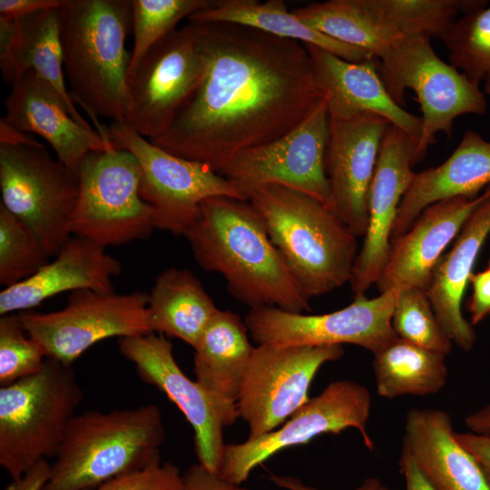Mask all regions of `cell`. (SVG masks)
Returning a JSON list of instances; mask_svg holds the SVG:
<instances>
[{
  "mask_svg": "<svg viewBox=\"0 0 490 490\" xmlns=\"http://www.w3.org/2000/svg\"><path fill=\"white\" fill-rule=\"evenodd\" d=\"M205 75L150 140L219 172L235 155L298 126L323 100L304 44L232 23L189 22Z\"/></svg>",
  "mask_w": 490,
  "mask_h": 490,
  "instance_id": "cell-1",
  "label": "cell"
},
{
  "mask_svg": "<svg viewBox=\"0 0 490 490\" xmlns=\"http://www.w3.org/2000/svg\"><path fill=\"white\" fill-rule=\"evenodd\" d=\"M184 237L200 267L220 274L230 295L250 309H311L249 201L227 196L204 200Z\"/></svg>",
  "mask_w": 490,
  "mask_h": 490,
  "instance_id": "cell-2",
  "label": "cell"
},
{
  "mask_svg": "<svg viewBox=\"0 0 490 490\" xmlns=\"http://www.w3.org/2000/svg\"><path fill=\"white\" fill-rule=\"evenodd\" d=\"M132 0H64L58 8L64 69L71 98L109 144L108 127L98 118L124 122L131 61L125 40L132 31Z\"/></svg>",
  "mask_w": 490,
  "mask_h": 490,
  "instance_id": "cell-3",
  "label": "cell"
},
{
  "mask_svg": "<svg viewBox=\"0 0 490 490\" xmlns=\"http://www.w3.org/2000/svg\"><path fill=\"white\" fill-rule=\"evenodd\" d=\"M245 192L308 299L350 281L358 237L327 204L281 185L254 186Z\"/></svg>",
  "mask_w": 490,
  "mask_h": 490,
  "instance_id": "cell-4",
  "label": "cell"
},
{
  "mask_svg": "<svg viewBox=\"0 0 490 490\" xmlns=\"http://www.w3.org/2000/svg\"><path fill=\"white\" fill-rule=\"evenodd\" d=\"M166 438L155 404L76 414L42 490H90L160 458Z\"/></svg>",
  "mask_w": 490,
  "mask_h": 490,
  "instance_id": "cell-5",
  "label": "cell"
},
{
  "mask_svg": "<svg viewBox=\"0 0 490 490\" xmlns=\"http://www.w3.org/2000/svg\"><path fill=\"white\" fill-rule=\"evenodd\" d=\"M83 397L72 366L49 358L38 373L0 387V466L12 480L55 457Z\"/></svg>",
  "mask_w": 490,
  "mask_h": 490,
  "instance_id": "cell-6",
  "label": "cell"
},
{
  "mask_svg": "<svg viewBox=\"0 0 490 490\" xmlns=\"http://www.w3.org/2000/svg\"><path fill=\"white\" fill-rule=\"evenodd\" d=\"M377 59L379 75L391 98L404 107L406 90L411 89L420 104L421 131L414 165L425 157L439 132L451 137L458 116L486 112L487 102L479 85L441 60L428 37L407 38Z\"/></svg>",
  "mask_w": 490,
  "mask_h": 490,
  "instance_id": "cell-7",
  "label": "cell"
},
{
  "mask_svg": "<svg viewBox=\"0 0 490 490\" xmlns=\"http://www.w3.org/2000/svg\"><path fill=\"white\" fill-rule=\"evenodd\" d=\"M76 173L80 191L72 235L106 248L146 239L156 229L155 211L139 192L141 166L130 152H91Z\"/></svg>",
  "mask_w": 490,
  "mask_h": 490,
  "instance_id": "cell-8",
  "label": "cell"
},
{
  "mask_svg": "<svg viewBox=\"0 0 490 490\" xmlns=\"http://www.w3.org/2000/svg\"><path fill=\"white\" fill-rule=\"evenodd\" d=\"M1 201L55 257L73 236L72 219L80 184L74 170L45 147L0 144Z\"/></svg>",
  "mask_w": 490,
  "mask_h": 490,
  "instance_id": "cell-9",
  "label": "cell"
},
{
  "mask_svg": "<svg viewBox=\"0 0 490 490\" xmlns=\"http://www.w3.org/2000/svg\"><path fill=\"white\" fill-rule=\"evenodd\" d=\"M113 147L130 152L142 169L139 192L156 213V229L184 236L199 216L201 203L227 196L248 201L244 190L206 165L175 156L154 145L123 122H112Z\"/></svg>",
  "mask_w": 490,
  "mask_h": 490,
  "instance_id": "cell-10",
  "label": "cell"
},
{
  "mask_svg": "<svg viewBox=\"0 0 490 490\" xmlns=\"http://www.w3.org/2000/svg\"><path fill=\"white\" fill-rule=\"evenodd\" d=\"M148 293L72 291L62 309L48 313L20 312L27 334L44 348L46 358L72 366L95 343L117 337L151 333Z\"/></svg>",
  "mask_w": 490,
  "mask_h": 490,
  "instance_id": "cell-11",
  "label": "cell"
},
{
  "mask_svg": "<svg viewBox=\"0 0 490 490\" xmlns=\"http://www.w3.org/2000/svg\"><path fill=\"white\" fill-rule=\"evenodd\" d=\"M371 404L370 392L365 386L347 379L331 382L277 429L226 445L219 474L242 485L255 467L277 453L307 444L320 435H339L348 428L358 429L365 446L373 450L374 442L367 431Z\"/></svg>",
  "mask_w": 490,
  "mask_h": 490,
  "instance_id": "cell-12",
  "label": "cell"
},
{
  "mask_svg": "<svg viewBox=\"0 0 490 490\" xmlns=\"http://www.w3.org/2000/svg\"><path fill=\"white\" fill-rule=\"evenodd\" d=\"M397 290L368 299L355 296L347 307L320 315L286 311L276 307L250 309L244 323L258 345L333 346L352 344L373 354L397 338L392 315Z\"/></svg>",
  "mask_w": 490,
  "mask_h": 490,
  "instance_id": "cell-13",
  "label": "cell"
},
{
  "mask_svg": "<svg viewBox=\"0 0 490 490\" xmlns=\"http://www.w3.org/2000/svg\"><path fill=\"white\" fill-rule=\"evenodd\" d=\"M343 355L341 345L254 347L236 402L239 417L249 426V438L280 426L308 402L319 368Z\"/></svg>",
  "mask_w": 490,
  "mask_h": 490,
  "instance_id": "cell-14",
  "label": "cell"
},
{
  "mask_svg": "<svg viewBox=\"0 0 490 490\" xmlns=\"http://www.w3.org/2000/svg\"><path fill=\"white\" fill-rule=\"evenodd\" d=\"M206 69L190 25L175 29L152 47L128 81L123 122L149 140L158 137L199 86Z\"/></svg>",
  "mask_w": 490,
  "mask_h": 490,
  "instance_id": "cell-15",
  "label": "cell"
},
{
  "mask_svg": "<svg viewBox=\"0 0 490 490\" xmlns=\"http://www.w3.org/2000/svg\"><path fill=\"white\" fill-rule=\"evenodd\" d=\"M328 137L329 114L323 99L288 133L240 152L218 173L239 184L244 191L254 186L281 185L305 192L329 207L324 166Z\"/></svg>",
  "mask_w": 490,
  "mask_h": 490,
  "instance_id": "cell-16",
  "label": "cell"
},
{
  "mask_svg": "<svg viewBox=\"0 0 490 490\" xmlns=\"http://www.w3.org/2000/svg\"><path fill=\"white\" fill-rule=\"evenodd\" d=\"M121 354L135 368L141 380L164 393L184 415L194 433L199 463L212 473H220L226 444L223 429L229 418L196 381L189 378L177 364L172 344L163 335L151 332L120 338Z\"/></svg>",
  "mask_w": 490,
  "mask_h": 490,
  "instance_id": "cell-17",
  "label": "cell"
},
{
  "mask_svg": "<svg viewBox=\"0 0 490 490\" xmlns=\"http://www.w3.org/2000/svg\"><path fill=\"white\" fill-rule=\"evenodd\" d=\"M389 122L373 113L329 118L324 166L329 207L356 237L368 227V196Z\"/></svg>",
  "mask_w": 490,
  "mask_h": 490,
  "instance_id": "cell-18",
  "label": "cell"
},
{
  "mask_svg": "<svg viewBox=\"0 0 490 490\" xmlns=\"http://www.w3.org/2000/svg\"><path fill=\"white\" fill-rule=\"evenodd\" d=\"M416 144L392 124L384 134L369 191L368 227L349 281L355 296L376 284L386 262L398 207L415 175Z\"/></svg>",
  "mask_w": 490,
  "mask_h": 490,
  "instance_id": "cell-19",
  "label": "cell"
},
{
  "mask_svg": "<svg viewBox=\"0 0 490 490\" xmlns=\"http://www.w3.org/2000/svg\"><path fill=\"white\" fill-rule=\"evenodd\" d=\"M490 200V185L476 198L446 199L426 207L404 234L393 240L376 282L379 293L427 289L446 248L470 215Z\"/></svg>",
  "mask_w": 490,
  "mask_h": 490,
  "instance_id": "cell-20",
  "label": "cell"
},
{
  "mask_svg": "<svg viewBox=\"0 0 490 490\" xmlns=\"http://www.w3.org/2000/svg\"><path fill=\"white\" fill-rule=\"evenodd\" d=\"M305 46L329 118L345 120L363 113L377 114L417 143L421 117L410 113L391 98L379 75L377 57L355 63L314 45Z\"/></svg>",
  "mask_w": 490,
  "mask_h": 490,
  "instance_id": "cell-21",
  "label": "cell"
},
{
  "mask_svg": "<svg viewBox=\"0 0 490 490\" xmlns=\"http://www.w3.org/2000/svg\"><path fill=\"white\" fill-rule=\"evenodd\" d=\"M4 104V122L22 132L43 137L57 159L74 172L89 152L115 148L94 129L78 123L60 94L33 70L11 83Z\"/></svg>",
  "mask_w": 490,
  "mask_h": 490,
  "instance_id": "cell-22",
  "label": "cell"
},
{
  "mask_svg": "<svg viewBox=\"0 0 490 490\" xmlns=\"http://www.w3.org/2000/svg\"><path fill=\"white\" fill-rule=\"evenodd\" d=\"M104 249L73 235L53 261L29 279L4 288L0 292V315L25 311L65 291L88 289L113 292L112 280L121 273L122 264Z\"/></svg>",
  "mask_w": 490,
  "mask_h": 490,
  "instance_id": "cell-23",
  "label": "cell"
},
{
  "mask_svg": "<svg viewBox=\"0 0 490 490\" xmlns=\"http://www.w3.org/2000/svg\"><path fill=\"white\" fill-rule=\"evenodd\" d=\"M403 446L436 490H490L476 460L456 440L446 411L410 409Z\"/></svg>",
  "mask_w": 490,
  "mask_h": 490,
  "instance_id": "cell-24",
  "label": "cell"
},
{
  "mask_svg": "<svg viewBox=\"0 0 490 490\" xmlns=\"http://www.w3.org/2000/svg\"><path fill=\"white\" fill-rule=\"evenodd\" d=\"M0 69L10 84L33 70L60 94L78 123L93 129L77 111L66 86L58 8L16 19L0 16Z\"/></svg>",
  "mask_w": 490,
  "mask_h": 490,
  "instance_id": "cell-25",
  "label": "cell"
},
{
  "mask_svg": "<svg viewBox=\"0 0 490 490\" xmlns=\"http://www.w3.org/2000/svg\"><path fill=\"white\" fill-rule=\"evenodd\" d=\"M488 185L490 142L475 131H467L443 163L415 172L399 204L391 241L408 230L431 204L456 197L476 198Z\"/></svg>",
  "mask_w": 490,
  "mask_h": 490,
  "instance_id": "cell-26",
  "label": "cell"
},
{
  "mask_svg": "<svg viewBox=\"0 0 490 490\" xmlns=\"http://www.w3.org/2000/svg\"><path fill=\"white\" fill-rule=\"evenodd\" d=\"M490 234V200L466 220L447 253L436 264L426 289L437 319L452 342L472 349L474 326L462 313V300L481 248Z\"/></svg>",
  "mask_w": 490,
  "mask_h": 490,
  "instance_id": "cell-27",
  "label": "cell"
},
{
  "mask_svg": "<svg viewBox=\"0 0 490 490\" xmlns=\"http://www.w3.org/2000/svg\"><path fill=\"white\" fill-rule=\"evenodd\" d=\"M248 328L230 310H219L194 348L196 381L216 401L231 425L239 417L236 402L253 348Z\"/></svg>",
  "mask_w": 490,
  "mask_h": 490,
  "instance_id": "cell-28",
  "label": "cell"
},
{
  "mask_svg": "<svg viewBox=\"0 0 490 490\" xmlns=\"http://www.w3.org/2000/svg\"><path fill=\"white\" fill-rule=\"evenodd\" d=\"M147 310L152 332L195 348L220 309L191 271L171 267L157 276Z\"/></svg>",
  "mask_w": 490,
  "mask_h": 490,
  "instance_id": "cell-29",
  "label": "cell"
},
{
  "mask_svg": "<svg viewBox=\"0 0 490 490\" xmlns=\"http://www.w3.org/2000/svg\"><path fill=\"white\" fill-rule=\"evenodd\" d=\"M194 23H232L270 34L324 49L349 62H363L373 56L366 50L337 41L300 21L282 0H211L188 17Z\"/></svg>",
  "mask_w": 490,
  "mask_h": 490,
  "instance_id": "cell-30",
  "label": "cell"
},
{
  "mask_svg": "<svg viewBox=\"0 0 490 490\" xmlns=\"http://www.w3.org/2000/svg\"><path fill=\"white\" fill-rule=\"evenodd\" d=\"M445 355L396 338L374 354L377 394L386 398L436 394L446 385Z\"/></svg>",
  "mask_w": 490,
  "mask_h": 490,
  "instance_id": "cell-31",
  "label": "cell"
},
{
  "mask_svg": "<svg viewBox=\"0 0 490 490\" xmlns=\"http://www.w3.org/2000/svg\"><path fill=\"white\" fill-rule=\"evenodd\" d=\"M291 12L309 27L377 58L403 41L375 20L362 0H328Z\"/></svg>",
  "mask_w": 490,
  "mask_h": 490,
  "instance_id": "cell-32",
  "label": "cell"
},
{
  "mask_svg": "<svg viewBox=\"0 0 490 490\" xmlns=\"http://www.w3.org/2000/svg\"><path fill=\"white\" fill-rule=\"evenodd\" d=\"M371 15L401 39L442 38L459 12L486 5L478 0H362Z\"/></svg>",
  "mask_w": 490,
  "mask_h": 490,
  "instance_id": "cell-33",
  "label": "cell"
},
{
  "mask_svg": "<svg viewBox=\"0 0 490 490\" xmlns=\"http://www.w3.org/2000/svg\"><path fill=\"white\" fill-rule=\"evenodd\" d=\"M450 64L479 85L490 75V5L456 20L441 38Z\"/></svg>",
  "mask_w": 490,
  "mask_h": 490,
  "instance_id": "cell-34",
  "label": "cell"
},
{
  "mask_svg": "<svg viewBox=\"0 0 490 490\" xmlns=\"http://www.w3.org/2000/svg\"><path fill=\"white\" fill-rule=\"evenodd\" d=\"M210 3L211 0H132L133 45L128 81L152 46L177 29L179 22Z\"/></svg>",
  "mask_w": 490,
  "mask_h": 490,
  "instance_id": "cell-35",
  "label": "cell"
},
{
  "mask_svg": "<svg viewBox=\"0 0 490 490\" xmlns=\"http://www.w3.org/2000/svg\"><path fill=\"white\" fill-rule=\"evenodd\" d=\"M49 261L36 236L0 203V284H18Z\"/></svg>",
  "mask_w": 490,
  "mask_h": 490,
  "instance_id": "cell-36",
  "label": "cell"
},
{
  "mask_svg": "<svg viewBox=\"0 0 490 490\" xmlns=\"http://www.w3.org/2000/svg\"><path fill=\"white\" fill-rule=\"evenodd\" d=\"M392 326L400 338L445 356L452 349L434 311L426 289L409 288L398 292Z\"/></svg>",
  "mask_w": 490,
  "mask_h": 490,
  "instance_id": "cell-37",
  "label": "cell"
},
{
  "mask_svg": "<svg viewBox=\"0 0 490 490\" xmlns=\"http://www.w3.org/2000/svg\"><path fill=\"white\" fill-rule=\"evenodd\" d=\"M46 358L42 346L27 334L19 313L0 317L1 387L38 373Z\"/></svg>",
  "mask_w": 490,
  "mask_h": 490,
  "instance_id": "cell-38",
  "label": "cell"
},
{
  "mask_svg": "<svg viewBox=\"0 0 490 490\" xmlns=\"http://www.w3.org/2000/svg\"><path fill=\"white\" fill-rule=\"evenodd\" d=\"M90 490H184V485L179 468L169 462L161 464L159 458Z\"/></svg>",
  "mask_w": 490,
  "mask_h": 490,
  "instance_id": "cell-39",
  "label": "cell"
},
{
  "mask_svg": "<svg viewBox=\"0 0 490 490\" xmlns=\"http://www.w3.org/2000/svg\"><path fill=\"white\" fill-rule=\"evenodd\" d=\"M469 282L473 291L466 308L470 323L475 326L490 316V260L484 270L472 273Z\"/></svg>",
  "mask_w": 490,
  "mask_h": 490,
  "instance_id": "cell-40",
  "label": "cell"
},
{
  "mask_svg": "<svg viewBox=\"0 0 490 490\" xmlns=\"http://www.w3.org/2000/svg\"><path fill=\"white\" fill-rule=\"evenodd\" d=\"M184 490H249L212 473L200 463L191 465L183 474Z\"/></svg>",
  "mask_w": 490,
  "mask_h": 490,
  "instance_id": "cell-41",
  "label": "cell"
},
{
  "mask_svg": "<svg viewBox=\"0 0 490 490\" xmlns=\"http://www.w3.org/2000/svg\"><path fill=\"white\" fill-rule=\"evenodd\" d=\"M456 438L476 460L490 486V435L456 433Z\"/></svg>",
  "mask_w": 490,
  "mask_h": 490,
  "instance_id": "cell-42",
  "label": "cell"
},
{
  "mask_svg": "<svg viewBox=\"0 0 490 490\" xmlns=\"http://www.w3.org/2000/svg\"><path fill=\"white\" fill-rule=\"evenodd\" d=\"M64 0H0V16L21 18L40 11L59 8Z\"/></svg>",
  "mask_w": 490,
  "mask_h": 490,
  "instance_id": "cell-43",
  "label": "cell"
},
{
  "mask_svg": "<svg viewBox=\"0 0 490 490\" xmlns=\"http://www.w3.org/2000/svg\"><path fill=\"white\" fill-rule=\"evenodd\" d=\"M51 465L42 460L28 470L23 476L12 483L5 490H42L50 477Z\"/></svg>",
  "mask_w": 490,
  "mask_h": 490,
  "instance_id": "cell-44",
  "label": "cell"
},
{
  "mask_svg": "<svg viewBox=\"0 0 490 490\" xmlns=\"http://www.w3.org/2000/svg\"><path fill=\"white\" fill-rule=\"evenodd\" d=\"M398 467L405 479L406 490H436L421 473L404 446L402 447Z\"/></svg>",
  "mask_w": 490,
  "mask_h": 490,
  "instance_id": "cell-45",
  "label": "cell"
},
{
  "mask_svg": "<svg viewBox=\"0 0 490 490\" xmlns=\"http://www.w3.org/2000/svg\"><path fill=\"white\" fill-rule=\"evenodd\" d=\"M270 480L277 486L286 490H318L289 475L270 474ZM354 490H393L384 485L377 477H368Z\"/></svg>",
  "mask_w": 490,
  "mask_h": 490,
  "instance_id": "cell-46",
  "label": "cell"
},
{
  "mask_svg": "<svg viewBox=\"0 0 490 490\" xmlns=\"http://www.w3.org/2000/svg\"><path fill=\"white\" fill-rule=\"evenodd\" d=\"M37 142L30 134L22 132L2 120L0 121V144L8 145H37Z\"/></svg>",
  "mask_w": 490,
  "mask_h": 490,
  "instance_id": "cell-47",
  "label": "cell"
},
{
  "mask_svg": "<svg viewBox=\"0 0 490 490\" xmlns=\"http://www.w3.org/2000/svg\"><path fill=\"white\" fill-rule=\"evenodd\" d=\"M465 423L473 433L490 435V403L468 415Z\"/></svg>",
  "mask_w": 490,
  "mask_h": 490,
  "instance_id": "cell-48",
  "label": "cell"
},
{
  "mask_svg": "<svg viewBox=\"0 0 490 490\" xmlns=\"http://www.w3.org/2000/svg\"><path fill=\"white\" fill-rule=\"evenodd\" d=\"M485 93L490 96V75L485 80Z\"/></svg>",
  "mask_w": 490,
  "mask_h": 490,
  "instance_id": "cell-49",
  "label": "cell"
}]
</instances>
